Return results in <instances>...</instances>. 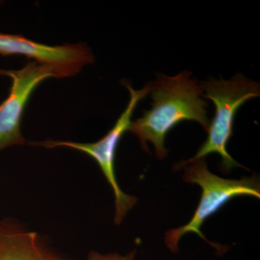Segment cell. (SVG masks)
<instances>
[{
    "instance_id": "6da1fadb",
    "label": "cell",
    "mask_w": 260,
    "mask_h": 260,
    "mask_svg": "<svg viewBox=\"0 0 260 260\" xmlns=\"http://www.w3.org/2000/svg\"><path fill=\"white\" fill-rule=\"evenodd\" d=\"M190 72H181L175 76L158 75L149 84L152 99L151 109L145 111L142 117L132 121L129 131L139 138L142 148L148 150L147 142L155 147L160 159L166 158V137L176 125L183 121L199 123L205 131L209 129L208 103L198 80L191 79Z\"/></svg>"
},
{
    "instance_id": "7a4b0ae2",
    "label": "cell",
    "mask_w": 260,
    "mask_h": 260,
    "mask_svg": "<svg viewBox=\"0 0 260 260\" xmlns=\"http://www.w3.org/2000/svg\"><path fill=\"white\" fill-rule=\"evenodd\" d=\"M203 98L215 104V114L210 124L208 137L193 158L177 164V169L186 167L195 160L203 159L210 154L221 157V167L225 172L233 168L243 167L227 151V144L233 135L234 119L238 109L251 99L259 97V83L236 75L229 80L211 79L202 82Z\"/></svg>"
},
{
    "instance_id": "3957f363",
    "label": "cell",
    "mask_w": 260,
    "mask_h": 260,
    "mask_svg": "<svg viewBox=\"0 0 260 260\" xmlns=\"http://www.w3.org/2000/svg\"><path fill=\"white\" fill-rule=\"evenodd\" d=\"M183 180L190 184H198L202 188L201 200L190 221L183 226L169 230L165 236V243L173 253L177 252L178 244L186 233H194L223 253V246L209 242L201 232L205 220L217 213L233 198L239 196L260 198L259 178H243L241 179H225L212 174L208 170L204 159L195 160L186 166Z\"/></svg>"
},
{
    "instance_id": "277c9868",
    "label": "cell",
    "mask_w": 260,
    "mask_h": 260,
    "mask_svg": "<svg viewBox=\"0 0 260 260\" xmlns=\"http://www.w3.org/2000/svg\"><path fill=\"white\" fill-rule=\"evenodd\" d=\"M124 85L129 91L130 99L125 110L122 112L115 124L102 139L93 143H75V142L61 141L48 140L32 145H41L47 148L56 147H67L79 150L87 154L96 161L108 182L110 184L115 198V218L114 223L119 225L126 216V213L136 205L138 199L121 190L116 180L115 174V155L116 149L121 137L126 132L129 131L132 117L137 106L142 99L149 93L150 87L145 85L141 90H135L132 85L126 82Z\"/></svg>"
},
{
    "instance_id": "5b68a950",
    "label": "cell",
    "mask_w": 260,
    "mask_h": 260,
    "mask_svg": "<svg viewBox=\"0 0 260 260\" xmlns=\"http://www.w3.org/2000/svg\"><path fill=\"white\" fill-rule=\"evenodd\" d=\"M0 75L12 80L9 95L0 104V151L13 145L25 143L21 134L22 116L29 99L38 85L49 78H56L50 67L29 61L19 70L0 69Z\"/></svg>"
},
{
    "instance_id": "8992f818",
    "label": "cell",
    "mask_w": 260,
    "mask_h": 260,
    "mask_svg": "<svg viewBox=\"0 0 260 260\" xmlns=\"http://www.w3.org/2000/svg\"><path fill=\"white\" fill-rule=\"evenodd\" d=\"M0 54L20 55L50 67L56 78L73 76L94 61L93 54L84 44L48 46L20 35L0 34Z\"/></svg>"
},
{
    "instance_id": "52a82bcc",
    "label": "cell",
    "mask_w": 260,
    "mask_h": 260,
    "mask_svg": "<svg viewBox=\"0 0 260 260\" xmlns=\"http://www.w3.org/2000/svg\"><path fill=\"white\" fill-rule=\"evenodd\" d=\"M0 260H74L49 247L42 236L13 218L0 220Z\"/></svg>"
},
{
    "instance_id": "ba28073f",
    "label": "cell",
    "mask_w": 260,
    "mask_h": 260,
    "mask_svg": "<svg viewBox=\"0 0 260 260\" xmlns=\"http://www.w3.org/2000/svg\"><path fill=\"white\" fill-rule=\"evenodd\" d=\"M135 256H136V250H133L126 255H121L118 253L103 254L94 251L89 253L87 260H136Z\"/></svg>"
}]
</instances>
